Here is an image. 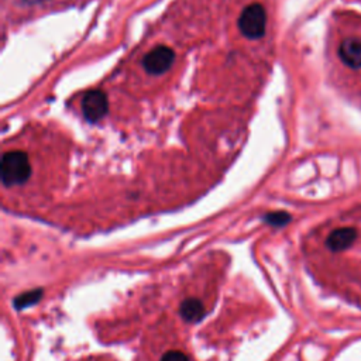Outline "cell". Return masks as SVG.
<instances>
[{"mask_svg": "<svg viewBox=\"0 0 361 361\" xmlns=\"http://www.w3.org/2000/svg\"><path fill=\"white\" fill-rule=\"evenodd\" d=\"M160 361H190L189 357L184 353V351H178V350H173V351H168L165 353Z\"/></svg>", "mask_w": 361, "mask_h": 361, "instance_id": "30bf717a", "label": "cell"}, {"mask_svg": "<svg viewBox=\"0 0 361 361\" xmlns=\"http://www.w3.org/2000/svg\"><path fill=\"white\" fill-rule=\"evenodd\" d=\"M179 315L188 323H198L205 318L203 303L197 298H188L179 306Z\"/></svg>", "mask_w": 361, "mask_h": 361, "instance_id": "52a82bcc", "label": "cell"}, {"mask_svg": "<svg viewBox=\"0 0 361 361\" xmlns=\"http://www.w3.org/2000/svg\"><path fill=\"white\" fill-rule=\"evenodd\" d=\"M264 221H266L271 226L281 227V226H285L286 223L291 222V216H290V213H286V212H271V213H267L266 216H264Z\"/></svg>", "mask_w": 361, "mask_h": 361, "instance_id": "9c48e42d", "label": "cell"}, {"mask_svg": "<svg viewBox=\"0 0 361 361\" xmlns=\"http://www.w3.org/2000/svg\"><path fill=\"white\" fill-rule=\"evenodd\" d=\"M0 173H2V182L5 186L26 184L32 177L29 155L20 150L5 153L2 157V165H0Z\"/></svg>", "mask_w": 361, "mask_h": 361, "instance_id": "6da1fadb", "label": "cell"}, {"mask_svg": "<svg viewBox=\"0 0 361 361\" xmlns=\"http://www.w3.org/2000/svg\"><path fill=\"white\" fill-rule=\"evenodd\" d=\"M23 2H26V3H29V5H38V3L45 2V0H23Z\"/></svg>", "mask_w": 361, "mask_h": 361, "instance_id": "8fae6325", "label": "cell"}, {"mask_svg": "<svg viewBox=\"0 0 361 361\" xmlns=\"http://www.w3.org/2000/svg\"><path fill=\"white\" fill-rule=\"evenodd\" d=\"M41 298H42V290H33V291L24 292L18 295L17 298H14L13 305L17 310H21V309H26V308L36 305Z\"/></svg>", "mask_w": 361, "mask_h": 361, "instance_id": "ba28073f", "label": "cell"}, {"mask_svg": "<svg viewBox=\"0 0 361 361\" xmlns=\"http://www.w3.org/2000/svg\"><path fill=\"white\" fill-rule=\"evenodd\" d=\"M267 13L262 5L251 3L247 6L238 18V29L245 37L250 40H258L266 34Z\"/></svg>", "mask_w": 361, "mask_h": 361, "instance_id": "7a4b0ae2", "label": "cell"}, {"mask_svg": "<svg viewBox=\"0 0 361 361\" xmlns=\"http://www.w3.org/2000/svg\"><path fill=\"white\" fill-rule=\"evenodd\" d=\"M109 110L108 96L105 92L95 89L85 93L82 99V113L89 123H98Z\"/></svg>", "mask_w": 361, "mask_h": 361, "instance_id": "3957f363", "label": "cell"}, {"mask_svg": "<svg viewBox=\"0 0 361 361\" xmlns=\"http://www.w3.org/2000/svg\"><path fill=\"white\" fill-rule=\"evenodd\" d=\"M357 237V232L351 227H345V229H338L334 230L333 233H330V236L327 237V247L332 251H343L346 249H349Z\"/></svg>", "mask_w": 361, "mask_h": 361, "instance_id": "8992f818", "label": "cell"}, {"mask_svg": "<svg viewBox=\"0 0 361 361\" xmlns=\"http://www.w3.org/2000/svg\"><path fill=\"white\" fill-rule=\"evenodd\" d=\"M175 60V53L166 45H158L144 57L142 65L149 74L158 75L170 69Z\"/></svg>", "mask_w": 361, "mask_h": 361, "instance_id": "277c9868", "label": "cell"}, {"mask_svg": "<svg viewBox=\"0 0 361 361\" xmlns=\"http://www.w3.org/2000/svg\"><path fill=\"white\" fill-rule=\"evenodd\" d=\"M339 55L347 66L361 68V38H346L340 44Z\"/></svg>", "mask_w": 361, "mask_h": 361, "instance_id": "5b68a950", "label": "cell"}]
</instances>
